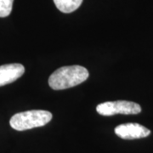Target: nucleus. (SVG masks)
<instances>
[{"instance_id":"1","label":"nucleus","mask_w":153,"mask_h":153,"mask_svg":"<svg viewBox=\"0 0 153 153\" xmlns=\"http://www.w3.org/2000/svg\"><path fill=\"white\" fill-rule=\"evenodd\" d=\"M89 76L88 71L81 66H62L55 71L49 77V87L55 90H62L86 81Z\"/></svg>"},{"instance_id":"2","label":"nucleus","mask_w":153,"mask_h":153,"mask_svg":"<svg viewBox=\"0 0 153 153\" xmlns=\"http://www.w3.org/2000/svg\"><path fill=\"white\" fill-rule=\"evenodd\" d=\"M52 113L44 110H31L15 114L10 118V126L16 130L24 131L46 125L52 119Z\"/></svg>"},{"instance_id":"3","label":"nucleus","mask_w":153,"mask_h":153,"mask_svg":"<svg viewBox=\"0 0 153 153\" xmlns=\"http://www.w3.org/2000/svg\"><path fill=\"white\" fill-rule=\"evenodd\" d=\"M96 111L101 116H113L116 114L134 115L141 111L139 104L127 100L106 101L96 106Z\"/></svg>"},{"instance_id":"4","label":"nucleus","mask_w":153,"mask_h":153,"mask_svg":"<svg viewBox=\"0 0 153 153\" xmlns=\"http://www.w3.org/2000/svg\"><path fill=\"white\" fill-rule=\"evenodd\" d=\"M115 134L123 140H135L146 138L150 135L151 131L141 124L128 123L120 124L115 128Z\"/></svg>"},{"instance_id":"5","label":"nucleus","mask_w":153,"mask_h":153,"mask_svg":"<svg viewBox=\"0 0 153 153\" xmlns=\"http://www.w3.org/2000/svg\"><path fill=\"white\" fill-rule=\"evenodd\" d=\"M25 67L22 64L13 63L0 66V86L16 81L24 74Z\"/></svg>"},{"instance_id":"6","label":"nucleus","mask_w":153,"mask_h":153,"mask_svg":"<svg viewBox=\"0 0 153 153\" xmlns=\"http://www.w3.org/2000/svg\"><path fill=\"white\" fill-rule=\"evenodd\" d=\"M54 3L60 12L69 14L81 6L82 0H54Z\"/></svg>"},{"instance_id":"7","label":"nucleus","mask_w":153,"mask_h":153,"mask_svg":"<svg viewBox=\"0 0 153 153\" xmlns=\"http://www.w3.org/2000/svg\"><path fill=\"white\" fill-rule=\"evenodd\" d=\"M14 0H0V17H7L10 15Z\"/></svg>"}]
</instances>
